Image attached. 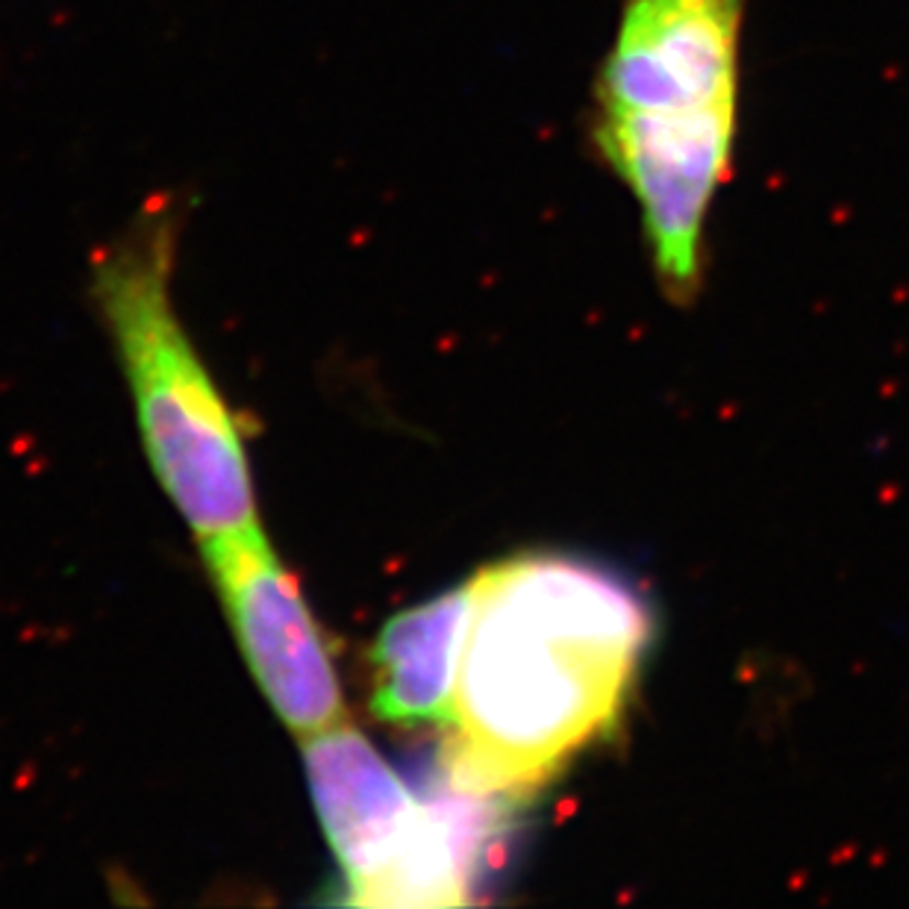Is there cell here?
I'll use <instances>...</instances> for the list:
<instances>
[{
	"mask_svg": "<svg viewBox=\"0 0 909 909\" xmlns=\"http://www.w3.org/2000/svg\"><path fill=\"white\" fill-rule=\"evenodd\" d=\"M303 760L324 833L357 904L413 839L424 800L348 721L306 736Z\"/></svg>",
	"mask_w": 909,
	"mask_h": 909,
	"instance_id": "5b68a950",
	"label": "cell"
},
{
	"mask_svg": "<svg viewBox=\"0 0 909 909\" xmlns=\"http://www.w3.org/2000/svg\"><path fill=\"white\" fill-rule=\"evenodd\" d=\"M471 583L397 613L374 644L371 712L401 727L450 725L462 644L469 633Z\"/></svg>",
	"mask_w": 909,
	"mask_h": 909,
	"instance_id": "8992f818",
	"label": "cell"
},
{
	"mask_svg": "<svg viewBox=\"0 0 909 909\" xmlns=\"http://www.w3.org/2000/svg\"><path fill=\"white\" fill-rule=\"evenodd\" d=\"M183 201L157 194L94 254L92 294L136 401L150 465L198 539L257 521L248 457L171 301Z\"/></svg>",
	"mask_w": 909,
	"mask_h": 909,
	"instance_id": "3957f363",
	"label": "cell"
},
{
	"mask_svg": "<svg viewBox=\"0 0 909 909\" xmlns=\"http://www.w3.org/2000/svg\"><path fill=\"white\" fill-rule=\"evenodd\" d=\"M203 553L242 653L283 725L301 739L341 725L345 707L327 644L259 524L203 539Z\"/></svg>",
	"mask_w": 909,
	"mask_h": 909,
	"instance_id": "277c9868",
	"label": "cell"
},
{
	"mask_svg": "<svg viewBox=\"0 0 909 909\" xmlns=\"http://www.w3.org/2000/svg\"><path fill=\"white\" fill-rule=\"evenodd\" d=\"M651 606L616 571L513 557L471 580L448 783L518 798L616 725L651 644Z\"/></svg>",
	"mask_w": 909,
	"mask_h": 909,
	"instance_id": "6da1fadb",
	"label": "cell"
},
{
	"mask_svg": "<svg viewBox=\"0 0 909 909\" xmlns=\"http://www.w3.org/2000/svg\"><path fill=\"white\" fill-rule=\"evenodd\" d=\"M748 0H621L586 110L588 154L633 198L662 289L704 280L712 203L733 177Z\"/></svg>",
	"mask_w": 909,
	"mask_h": 909,
	"instance_id": "7a4b0ae2",
	"label": "cell"
}]
</instances>
